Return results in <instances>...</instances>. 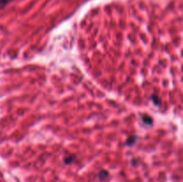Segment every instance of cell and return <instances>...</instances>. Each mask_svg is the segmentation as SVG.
Returning <instances> with one entry per match:
<instances>
[{"mask_svg":"<svg viewBox=\"0 0 183 182\" xmlns=\"http://www.w3.org/2000/svg\"><path fill=\"white\" fill-rule=\"evenodd\" d=\"M138 140V137L137 136H131L128 138V139L126 140V145H129V147H131V145H133L136 141Z\"/></svg>","mask_w":183,"mask_h":182,"instance_id":"1","label":"cell"},{"mask_svg":"<svg viewBox=\"0 0 183 182\" xmlns=\"http://www.w3.org/2000/svg\"><path fill=\"white\" fill-rule=\"evenodd\" d=\"M142 121L146 125H151L153 123V119L149 115H143L142 116Z\"/></svg>","mask_w":183,"mask_h":182,"instance_id":"2","label":"cell"},{"mask_svg":"<svg viewBox=\"0 0 183 182\" xmlns=\"http://www.w3.org/2000/svg\"><path fill=\"white\" fill-rule=\"evenodd\" d=\"M76 157L74 155H69V156H66L64 160V163L65 164H71V163H72L73 162L75 161Z\"/></svg>","mask_w":183,"mask_h":182,"instance_id":"3","label":"cell"},{"mask_svg":"<svg viewBox=\"0 0 183 182\" xmlns=\"http://www.w3.org/2000/svg\"><path fill=\"white\" fill-rule=\"evenodd\" d=\"M108 175H109L108 171H101L98 173V178H99L100 180H104V179H105V178L108 177Z\"/></svg>","mask_w":183,"mask_h":182,"instance_id":"4","label":"cell"},{"mask_svg":"<svg viewBox=\"0 0 183 182\" xmlns=\"http://www.w3.org/2000/svg\"><path fill=\"white\" fill-rule=\"evenodd\" d=\"M151 100H152V102H153L155 105H159V104H161V100H160V98H159L156 95H152V96H151Z\"/></svg>","mask_w":183,"mask_h":182,"instance_id":"5","label":"cell"},{"mask_svg":"<svg viewBox=\"0 0 183 182\" xmlns=\"http://www.w3.org/2000/svg\"><path fill=\"white\" fill-rule=\"evenodd\" d=\"M12 1H13V0H0V9H3Z\"/></svg>","mask_w":183,"mask_h":182,"instance_id":"6","label":"cell"}]
</instances>
